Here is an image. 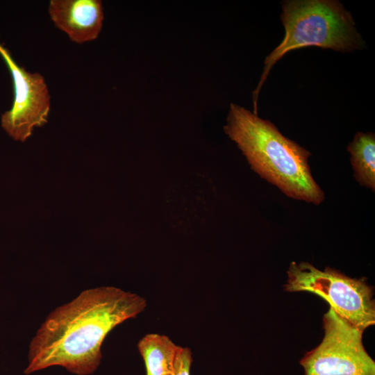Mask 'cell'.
<instances>
[{"label":"cell","instance_id":"1","mask_svg":"<svg viewBox=\"0 0 375 375\" xmlns=\"http://www.w3.org/2000/svg\"><path fill=\"white\" fill-rule=\"evenodd\" d=\"M146 307L144 297L116 287L83 291L47 317L31 341L24 373L51 366L63 367L77 375L94 373L108 334Z\"/></svg>","mask_w":375,"mask_h":375},{"label":"cell","instance_id":"2","mask_svg":"<svg viewBox=\"0 0 375 375\" xmlns=\"http://www.w3.org/2000/svg\"><path fill=\"white\" fill-rule=\"evenodd\" d=\"M224 129L251 169L288 197L314 204L324 201L308 165L310 153L283 135L272 122L232 103Z\"/></svg>","mask_w":375,"mask_h":375},{"label":"cell","instance_id":"3","mask_svg":"<svg viewBox=\"0 0 375 375\" xmlns=\"http://www.w3.org/2000/svg\"><path fill=\"white\" fill-rule=\"evenodd\" d=\"M282 8L285 37L265 59L260 81L253 92L254 113H257L259 91L270 69L288 51L312 46L349 51L363 44L351 13L339 1H286Z\"/></svg>","mask_w":375,"mask_h":375},{"label":"cell","instance_id":"4","mask_svg":"<svg viewBox=\"0 0 375 375\" xmlns=\"http://www.w3.org/2000/svg\"><path fill=\"white\" fill-rule=\"evenodd\" d=\"M287 273L285 291L319 296L339 316L363 331L375 324L373 289L365 277L351 278L329 267L322 271L306 262H292Z\"/></svg>","mask_w":375,"mask_h":375},{"label":"cell","instance_id":"5","mask_svg":"<svg viewBox=\"0 0 375 375\" xmlns=\"http://www.w3.org/2000/svg\"><path fill=\"white\" fill-rule=\"evenodd\" d=\"M324 335L300 364L305 375H375V362L362 343L363 331L331 308L323 316Z\"/></svg>","mask_w":375,"mask_h":375},{"label":"cell","instance_id":"6","mask_svg":"<svg viewBox=\"0 0 375 375\" xmlns=\"http://www.w3.org/2000/svg\"><path fill=\"white\" fill-rule=\"evenodd\" d=\"M0 56L11 73L15 93L11 108L1 115V126L14 140L24 142L35 127L47 122L50 93L44 76L19 66L1 43Z\"/></svg>","mask_w":375,"mask_h":375},{"label":"cell","instance_id":"7","mask_svg":"<svg viewBox=\"0 0 375 375\" xmlns=\"http://www.w3.org/2000/svg\"><path fill=\"white\" fill-rule=\"evenodd\" d=\"M48 12L55 26L77 44L94 40L102 29L100 0H51Z\"/></svg>","mask_w":375,"mask_h":375},{"label":"cell","instance_id":"8","mask_svg":"<svg viewBox=\"0 0 375 375\" xmlns=\"http://www.w3.org/2000/svg\"><path fill=\"white\" fill-rule=\"evenodd\" d=\"M147 375H174V366L179 347L168 336L148 333L138 343Z\"/></svg>","mask_w":375,"mask_h":375},{"label":"cell","instance_id":"9","mask_svg":"<svg viewBox=\"0 0 375 375\" xmlns=\"http://www.w3.org/2000/svg\"><path fill=\"white\" fill-rule=\"evenodd\" d=\"M356 181L362 185L375 188V137L372 133H357L347 147Z\"/></svg>","mask_w":375,"mask_h":375},{"label":"cell","instance_id":"10","mask_svg":"<svg viewBox=\"0 0 375 375\" xmlns=\"http://www.w3.org/2000/svg\"><path fill=\"white\" fill-rule=\"evenodd\" d=\"M192 356L190 349L179 347L174 366V375H190Z\"/></svg>","mask_w":375,"mask_h":375}]
</instances>
